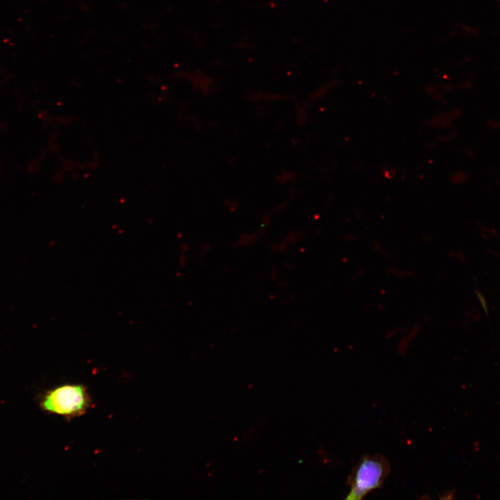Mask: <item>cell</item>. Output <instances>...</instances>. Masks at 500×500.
<instances>
[{"label": "cell", "mask_w": 500, "mask_h": 500, "mask_svg": "<svg viewBox=\"0 0 500 500\" xmlns=\"http://www.w3.org/2000/svg\"><path fill=\"white\" fill-rule=\"evenodd\" d=\"M390 473V463L383 456H365L348 478L349 492L346 499L360 500L382 486Z\"/></svg>", "instance_id": "7a4b0ae2"}, {"label": "cell", "mask_w": 500, "mask_h": 500, "mask_svg": "<svg viewBox=\"0 0 500 500\" xmlns=\"http://www.w3.org/2000/svg\"><path fill=\"white\" fill-rule=\"evenodd\" d=\"M92 406L88 388L83 384L66 383L51 388L41 396L40 408L48 414L68 421L81 417Z\"/></svg>", "instance_id": "6da1fadb"}]
</instances>
